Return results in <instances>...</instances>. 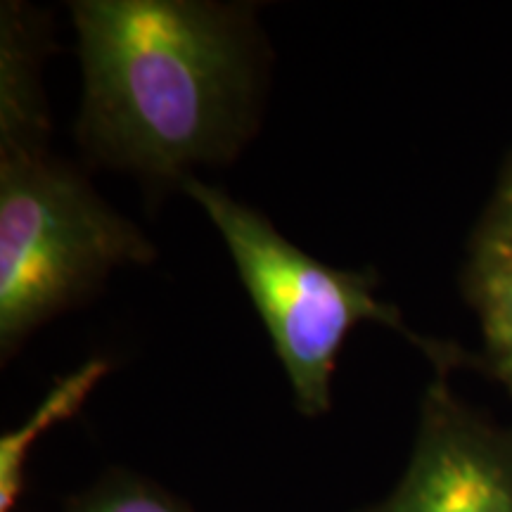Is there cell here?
I'll return each instance as SVG.
<instances>
[{"mask_svg":"<svg viewBox=\"0 0 512 512\" xmlns=\"http://www.w3.org/2000/svg\"><path fill=\"white\" fill-rule=\"evenodd\" d=\"M83 67L81 145L102 164L178 181L226 164L254 128L252 12L197 0L72 3Z\"/></svg>","mask_w":512,"mask_h":512,"instance_id":"obj_1","label":"cell"},{"mask_svg":"<svg viewBox=\"0 0 512 512\" xmlns=\"http://www.w3.org/2000/svg\"><path fill=\"white\" fill-rule=\"evenodd\" d=\"M181 188L200 204L226 242L304 415L316 418L330 411L339 349L361 323H380L399 332L430 358L441 375L475 363L456 344L408 330L401 313L377 299L373 273L339 271L323 264L280 235L261 211L200 178L188 176Z\"/></svg>","mask_w":512,"mask_h":512,"instance_id":"obj_2","label":"cell"},{"mask_svg":"<svg viewBox=\"0 0 512 512\" xmlns=\"http://www.w3.org/2000/svg\"><path fill=\"white\" fill-rule=\"evenodd\" d=\"M155 247L79 171L50 152L0 155V351L91 294Z\"/></svg>","mask_w":512,"mask_h":512,"instance_id":"obj_3","label":"cell"},{"mask_svg":"<svg viewBox=\"0 0 512 512\" xmlns=\"http://www.w3.org/2000/svg\"><path fill=\"white\" fill-rule=\"evenodd\" d=\"M370 512H512V427L467 408L437 373L406 475Z\"/></svg>","mask_w":512,"mask_h":512,"instance_id":"obj_4","label":"cell"},{"mask_svg":"<svg viewBox=\"0 0 512 512\" xmlns=\"http://www.w3.org/2000/svg\"><path fill=\"white\" fill-rule=\"evenodd\" d=\"M41 15L24 3L0 12V155L46 152L50 119L38 67L43 53Z\"/></svg>","mask_w":512,"mask_h":512,"instance_id":"obj_5","label":"cell"},{"mask_svg":"<svg viewBox=\"0 0 512 512\" xmlns=\"http://www.w3.org/2000/svg\"><path fill=\"white\" fill-rule=\"evenodd\" d=\"M467 297L484 332V366L512 396V245L472 240Z\"/></svg>","mask_w":512,"mask_h":512,"instance_id":"obj_6","label":"cell"},{"mask_svg":"<svg viewBox=\"0 0 512 512\" xmlns=\"http://www.w3.org/2000/svg\"><path fill=\"white\" fill-rule=\"evenodd\" d=\"M107 373H110V361L105 358L86 361L50 389L24 425L0 439V512L15 510L24 489V467L36 441L55 425L74 418Z\"/></svg>","mask_w":512,"mask_h":512,"instance_id":"obj_7","label":"cell"},{"mask_svg":"<svg viewBox=\"0 0 512 512\" xmlns=\"http://www.w3.org/2000/svg\"><path fill=\"white\" fill-rule=\"evenodd\" d=\"M67 512H192L159 486L121 475L93 486Z\"/></svg>","mask_w":512,"mask_h":512,"instance_id":"obj_8","label":"cell"},{"mask_svg":"<svg viewBox=\"0 0 512 512\" xmlns=\"http://www.w3.org/2000/svg\"><path fill=\"white\" fill-rule=\"evenodd\" d=\"M475 238L510 242L512 245V159L505 166L494 200H491L489 209H486L484 221Z\"/></svg>","mask_w":512,"mask_h":512,"instance_id":"obj_9","label":"cell"}]
</instances>
